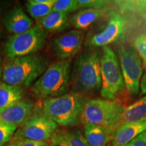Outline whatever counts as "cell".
<instances>
[{
  "instance_id": "obj_1",
  "label": "cell",
  "mask_w": 146,
  "mask_h": 146,
  "mask_svg": "<svg viewBox=\"0 0 146 146\" xmlns=\"http://www.w3.org/2000/svg\"><path fill=\"white\" fill-rule=\"evenodd\" d=\"M101 56L99 51L91 48L75 58L70 74L72 91L87 96L101 89Z\"/></svg>"
},
{
  "instance_id": "obj_2",
  "label": "cell",
  "mask_w": 146,
  "mask_h": 146,
  "mask_svg": "<svg viewBox=\"0 0 146 146\" xmlns=\"http://www.w3.org/2000/svg\"><path fill=\"white\" fill-rule=\"evenodd\" d=\"M49 65V58L39 53L23 57L9 58L3 65L1 81L27 89L32 86L41 77Z\"/></svg>"
},
{
  "instance_id": "obj_3",
  "label": "cell",
  "mask_w": 146,
  "mask_h": 146,
  "mask_svg": "<svg viewBox=\"0 0 146 146\" xmlns=\"http://www.w3.org/2000/svg\"><path fill=\"white\" fill-rule=\"evenodd\" d=\"M70 60H58L50 64L45 72L31 86V91L39 100L56 98L70 92Z\"/></svg>"
},
{
  "instance_id": "obj_4",
  "label": "cell",
  "mask_w": 146,
  "mask_h": 146,
  "mask_svg": "<svg viewBox=\"0 0 146 146\" xmlns=\"http://www.w3.org/2000/svg\"><path fill=\"white\" fill-rule=\"evenodd\" d=\"M88 99L85 95L71 91L63 96L43 100L42 110L58 125L73 127L80 123L84 105Z\"/></svg>"
},
{
  "instance_id": "obj_5",
  "label": "cell",
  "mask_w": 146,
  "mask_h": 146,
  "mask_svg": "<svg viewBox=\"0 0 146 146\" xmlns=\"http://www.w3.org/2000/svg\"><path fill=\"white\" fill-rule=\"evenodd\" d=\"M124 110L118 100L89 98L84 105L80 123L103 126L114 131L120 125Z\"/></svg>"
},
{
  "instance_id": "obj_6",
  "label": "cell",
  "mask_w": 146,
  "mask_h": 146,
  "mask_svg": "<svg viewBox=\"0 0 146 146\" xmlns=\"http://www.w3.org/2000/svg\"><path fill=\"white\" fill-rule=\"evenodd\" d=\"M100 70L101 96L104 99L114 100L124 90L125 85L117 55L108 46L102 49Z\"/></svg>"
},
{
  "instance_id": "obj_7",
  "label": "cell",
  "mask_w": 146,
  "mask_h": 146,
  "mask_svg": "<svg viewBox=\"0 0 146 146\" xmlns=\"http://www.w3.org/2000/svg\"><path fill=\"white\" fill-rule=\"evenodd\" d=\"M47 33L35 25L28 31L9 36L4 45V52L8 58L23 57L34 54L44 47Z\"/></svg>"
},
{
  "instance_id": "obj_8",
  "label": "cell",
  "mask_w": 146,
  "mask_h": 146,
  "mask_svg": "<svg viewBox=\"0 0 146 146\" xmlns=\"http://www.w3.org/2000/svg\"><path fill=\"white\" fill-rule=\"evenodd\" d=\"M117 54L125 88L131 96H137L139 93L140 83L143 74L142 60L131 47H119Z\"/></svg>"
},
{
  "instance_id": "obj_9",
  "label": "cell",
  "mask_w": 146,
  "mask_h": 146,
  "mask_svg": "<svg viewBox=\"0 0 146 146\" xmlns=\"http://www.w3.org/2000/svg\"><path fill=\"white\" fill-rule=\"evenodd\" d=\"M57 129L58 125L43 113L41 105L38 106L31 117L18 128L14 135L23 140L49 141Z\"/></svg>"
},
{
  "instance_id": "obj_10",
  "label": "cell",
  "mask_w": 146,
  "mask_h": 146,
  "mask_svg": "<svg viewBox=\"0 0 146 146\" xmlns=\"http://www.w3.org/2000/svg\"><path fill=\"white\" fill-rule=\"evenodd\" d=\"M125 25V18L121 14L116 12H111L106 25L101 31L89 35L84 44L90 48L108 46L123 37Z\"/></svg>"
},
{
  "instance_id": "obj_11",
  "label": "cell",
  "mask_w": 146,
  "mask_h": 146,
  "mask_svg": "<svg viewBox=\"0 0 146 146\" xmlns=\"http://www.w3.org/2000/svg\"><path fill=\"white\" fill-rule=\"evenodd\" d=\"M83 42V33L79 30H72L52 38L50 48L59 60H70L81 50Z\"/></svg>"
},
{
  "instance_id": "obj_12",
  "label": "cell",
  "mask_w": 146,
  "mask_h": 146,
  "mask_svg": "<svg viewBox=\"0 0 146 146\" xmlns=\"http://www.w3.org/2000/svg\"><path fill=\"white\" fill-rule=\"evenodd\" d=\"M38 105L30 97L23 99L0 110V121L21 127L31 117Z\"/></svg>"
},
{
  "instance_id": "obj_13",
  "label": "cell",
  "mask_w": 146,
  "mask_h": 146,
  "mask_svg": "<svg viewBox=\"0 0 146 146\" xmlns=\"http://www.w3.org/2000/svg\"><path fill=\"white\" fill-rule=\"evenodd\" d=\"M3 23L7 31L13 35L23 33L35 26L31 18L20 8L9 10L3 18Z\"/></svg>"
},
{
  "instance_id": "obj_14",
  "label": "cell",
  "mask_w": 146,
  "mask_h": 146,
  "mask_svg": "<svg viewBox=\"0 0 146 146\" xmlns=\"http://www.w3.org/2000/svg\"><path fill=\"white\" fill-rule=\"evenodd\" d=\"M146 131V121L121 124L115 129L112 137V146H123Z\"/></svg>"
},
{
  "instance_id": "obj_15",
  "label": "cell",
  "mask_w": 146,
  "mask_h": 146,
  "mask_svg": "<svg viewBox=\"0 0 146 146\" xmlns=\"http://www.w3.org/2000/svg\"><path fill=\"white\" fill-rule=\"evenodd\" d=\"M36 25L47 33H60L70 28L69 14L52 10L45 17L36 21Z\"/></svg>"
},
{
  "instance_id": "obj_16",
  "label": "cell",
  "mask_w": 146,
  "mask_h": 146,
  "mask_svg": "<svg viewBox=\"0 0 146 146\" xmlns=\"http://www.w3.org/2000/svg\"><path fill=\"white\" fill-rule=\"evenodd\" d=\"M114 131L103 126L85 124L83 126V135L91 146H106L112 139Z\"/></svg>"
},
{
  "instance_id": "obj_17",
  "label": "cell",
  "mask_w": 146,
  "mask_h": 146,
  "mask_svg": "<svg viewBox=\"0 0 146 146\" xmlns=\"http://www.w3.org/2000/svg\"><path fill=\"white\" fill-rule=\"evenodd\" d=\"M103 14L102 10L81 9L71 16L70 18V25L77 30H85L99 20Z\"/></svg>"
},
{
  "instance_id": "obj_18",
  "label": "cell",
  "mask_w": 146,
  "mask_h": 146,
  "mask_svg": "<svg viewBox=\"0 0 146 146\" xmlns=\"http://www.w3.org/2000/svg\"><path fill=\"white\" fill-rule=\"evenodd\" d=\"M26 89L0 81V110L5 109L25 98Z\"/></svg>"
},
{
  "instance_id": "obj_19",
  "label": "cell",
  "mask_w": 146,
  "mask_h": 146,
  "mask_svg": "<svg viewBox=\"0 0 146 146\" xmlns=\"http://www.w3.org/2000/svg\"><path fill=\"white\" fill-rule=\"evenodd\" d=\"M146 121V96L125 108L121 124Z\"/></svg>"
},
{
  "instance_id": "obj_20",
  "label": "cell",
  "mask_w": 146,
  "mask_h": 146,
  "mask_svg": "<svg viewBox=\"0 0 146 146\" xmlns=\"http://www.w3.org/2000/svg\"><path fill=\"white\" fill-rule=\"evenodd\" d=\"M54 3L55 0H29L26 7L30 16L39 20L52 12Z\"/></svg>"
},
{
  "instance_id": "obj_21",
  "label": "cell",
  "mask_w": 146,
  "mask_h": 146,
  "mask_svg": "<svg viewBox=\"0 0 146 146\" xmlns=\"http://www.w3.org/2000/svg\"><path fill=\"white\" fill-rule=\"evenodd\" d=\"M62 134L69 146H91L81 131L74 128L61 129Z\"/></svg>"
},
{
  "instance_id": "obj_22",
  "label": "cell",
  "mask_w": 146,
  "mask_h": 146,
  "mask_svg": "<svg viewBox=\"0 0 146 146\" xmlns=\"http://www.w3.org/2000/svg\"><path fill=\"white\" fill-rule=\"evenodd\" d=\"M79 9L77 0H55L52 10L69 14Z\"/></svg>"
},
{
  "instance_id": "obj_23",
  "label": "cell",
  "mask_w": 146,
  "mask_h": 146,
  "mask_svg": "<svg viewBox=\"0 0 146 146\" xmlns=\"http://www.w3.org/2000/svg\"><path fill=\"white\" fill-rule=\"evenodd\" d=\"M18 127L0 121V146H3L13 138Z\"/></svg>"
},
{
  "instance_id": "obj_24",
  "label": "cell",
  "mask_w": 146,
  "mask_h": 146,
  "mask_svg": "<svg viewBox=\"0 0 146 146\" xmlns=\"http://www.w3.org/2000/svg\"><path fill=\"white\" fill-rule=\"evenodd\" d=\"M134 50L136 51L146 67V34L137 36L133 43Z\"/></svg>"
},
{
  "instance_id": "obj_25",
  "label": "cell",
  "mask_w": 146,
  "mask_h": 146,
  "mask_svg": "<svg viewBox=\"0 0 146 146\" xmlns=\"http://www.w3.org/2000/svg\"><path fill=\"white\" fill-rule=\"evenodd\" d=\"M110 1L104 0H77L80 8L102 10L108 4Z\"/></svg>"
},
{
  "instance_id": "obj_26",
  "label": "cell",
  "mask_w": 146,
  "mask_h": 146,
  "mask_svg": "<svg viewBox=\"0 0 146 146\" xmlns=\"http://www.w3.org/2000/svg\"><path fill=\"white\" fill-rule=\"evenodd\" d=\"M48 143L49 146H69L62 134L61 129H57L53 133Z\"/></svg>"
},
{
  "instance_id": "obj_27",
  "label": "cell",
  "mask_w": 146,
  "mask_h": 146,
  "mask_svg": "<svg viewBox=\"0 0 146 146\" xmlns=\"http://www.w3.org/2000/svg\"><path fill=\"white\" fill-rule=\"evenodd\" d=\"M122 9L124 10H146V1H123Z\"/></svg>"
},
{
  "instance_id": "obj_28",
  "label": "cell",
  "mask_w": 146,
  "mask_h": 146,
  "mask_svg": "<svg viewBox=\"0 0 146 146\" xmlns=\"http://www.w3.org/2000/svg\"><path fill=\"white\" fill-rule=\"evenodd\" d=\"M127 146H146V131L131 141Z\"/></svg>"
},
{
  "instance_id": "obj_29",
  "label": "cell",
  "mask_w": 146,
  "mask_h": 146,
  "mask_svg": "<svg viewBox=\"0 0 146 146\" xmlns=\"http://www.w3.org/2000/svg\"><path fill=\"white\" fill-rule=\"evenodd\" d=\"M21 146H49V143L48 141H40L31 139H24Z\"/></svg>"
},
{
  "instance_id": "obj_30",
  "label": "cell",
  "mask_w": 146,
  "mask_h": 146,
  "mask_svg": "<svg viewBox=\"0 0 146 146\" xmlns=\"http://www.w3.org/2000/svg\"><path fill=\"white\" fill-rule=\"evenodd\" d=\"M23 141V139H21L14 135L13 138L12 139V140L7 144H5V146H21Z\"/></svg>"
},
{
  "instance_id": "obj_31",
  "label": "cell",
  "mask_w": 146,
  "mask_h": 146,
  "mask_svg": "<svg viewBox=\"0 0 146 146\" xmlns=\"http://www.w3.org/2000/svg\"><path fill=\"white\" fill-rule=\"evenodd\" d=\"M140 89L141 94H146V70L142 76L141 83H140Z\"/></svg>"
},
{
  "instance_id": "obj_32",
  "label": "cell",
  "mask_w": 146,
  "mask_h": 146,
  "mask_svg": "<svg viewBox=\"0 0 146 146\" xmlns=\"http://www.w3.org/2000/svg\"><path fill=\"white\" fill-rule=\"evenodd\" d=\"M2 74H3V63H2V60H1V52H0V81H1Z\"/></svg>"
},
{
  "instance_id": "obj_33",
  "label": "cell",
  "mask_w": 146,
  "mask_h": 146,
  "mask_svg": "<svg viewBox=\"0 0 146 146\" xmlns=\"http://www.w3.org/2000/svg\"><path fill=\"white\" fill-rule=\"evenodd\" d=\"M144 19H145V21H146V13L144 14Z\"/></svg>"
},
{
  "instance_id": "obj_34",
  "label": "cell",
  "mask_w": 146,
  "mask_h": 146,
  "mask_svg": "<svg viewBox=\"0 0 146 146\" xmlns=\"http://www.w3.org/2000/svg\"><path fill=\"white\" fill-rule=\"evenodd\" d=\"M123 146H127V145H123Z\"/></svg>"
},
{
  "instance_id": "obj_35",
  "label": "cell",
  "mask_w": 146,
  "mask_h": 146,
  "mask_svg": "<svg viewBox=\"0 0 146 146\" xmlns=\"http://www.w3.org/2000/svg\"><path fill=\"white\" fill-rule=\"evenodd\" d=\"M5 145H3V146H5Z\"/></svg>"
}]
</instances>
